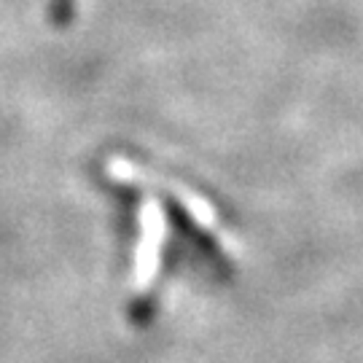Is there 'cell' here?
<instances>
[{"label": "cell", "mask_w": 363, "mask_h": 363, "mask_svg": "<svg viewBox=\"0 0 363 363\" xmlns=\"http://www.w3.org/2000/svg\"><path fill=\"white\" fill-rule=\"evenodd\" d=\"M162 216L156 205H145L143 208V240H140V250H138V280L143 291H148V283L159 272V253H162Z\"/></svg>", "instance_id": "1"}]
</instances>
